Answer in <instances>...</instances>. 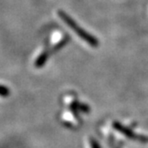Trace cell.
<instances>
[{"mask_svg": "<svg viewBox=\"0 0 148 148\" xmlns=\"http://www.w3.org/2000/svg\"><path fill=\"white\" fill-rule=\"evenodd\" d=\"M58 15L63 21V23H64L68 27H70L74 31V32H75L79 38H81L84 41L87 42L88 44H89L92 47H97L98 45L97 39L96 38H94L93 36H91L89 33H88L85 29H83L82 28H80L75 21H74L71 16H69L67 14H65L63 11L59 10Z\"/></svg>", "mask_w": 148, "mask_h": 148, "instance_id": "obj_1", "label": "cell"}, {"mask_svg": "<svg viewBox=\"0 0 148 148\" xmlns=\"http://www.w3.org/2000/svg\"><path fill=\"white\" fill-rule=\"evenodd\" d=\"M47 59H48V53L47 52L41 53L35 61V67L41 68L42 66H44L46 64Z\"/></svg>", "mask_w": 148, "mask_h": 148, "instance_id": "obj_2", "label": "cell"}, {"mask_svg": "<svg viewBox=\"0 0 148 148\" xmlns=\"http://www.w3.org/2000/svg\"><path fill=\"white\" fill-rule=\"evenodd\" d=\"M10 95V90L7 87L0 85V97H7Z\"/></svg>", "mask_w": 148, "mask_h": 148, "instance_id": "obj_3", "label": "cell"}, {"mask_svg": "<svg viewBox=\"0 0 148 148\" xmlns=\"http://www.w3.org/2000/svg\"><path fill=\"white\" fill-rule=\"evenodd\" d=\"M90 143H91V146H92V148H99L98 144H97L96 141H95L94 139H91Z\"/></svg>", "mask_w": 148, "mask_h": 148, "instance_id": "obj_4", "label": "cell"}]
</instances>
